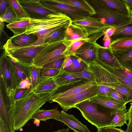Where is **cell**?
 I'll return each instance as SVG.
<instances>
[{
    "label": "cell",
    "instance_id": "obj_47",
    "mask_svg": "<svg viewBox=\"0 0 132 132\" xmlns=\"http://www.w3.org/2000/svg\"><path fill=\"white\" fill-rule=\"evenodd\" d=\"M72 63V61L71 56L66 57L61 70H64L70 67Z\"/></svg>",
    "mask_w": 132,
    "mask_h": 132
},
{
    "label": "cell",
    "instance_id": "obj_51",
    "mask_svg": "<svg viewBox=\"0 0 132 132\" xmlns=\"http://www.w3.org/2000/svg\"><path fill=\"white\" fill-rule=\"evenodd\" d=\"M127 128L126 132H132V121L128 122L127 124Z\"/></svg>",
    "mask_w": 132,
    "mask_h": 132
},
{
    "label": "cell",
    "instance_id": "obj_3",
    "mask_svg": "<svg viewBox=\"0 0 132 132\" xmlns=\"http://www.w3.org/2000/svg\"><path fill=\"white\" fill-rule=\"evenodd\" d=\"M85 119L97 128L110 127L114 116L115 109H111L92 102L89 99L76 105Z\"/></svg>",
    "mask_w": 132,
    "mask_h": 132
},
{
    "label": "cell",
    "instance_id": "obj_36",
    "mask_svg": "<svg viewBox=\"0 0 132 132\" xmlns=\"http://www.w3.org/2000/svg\"><path fill=\"white\" fill-rule=\"evenodd\" d=\"M42 68L33 65L31 72L30 79L31 81V90L34 89L39 83L42 78L41 71Z\"/></svg>",
    "mask_w": 132,
    "mask_h": 132
},
{
    "label": "cell",
    "instance_id": "obj_41",
    "mask_svg": "<svg viewBox=\"0 0 132 132\" xmlns=\"http://www.w3.org/2000/svg\"><path fill=\"white\" fill-rule=\"evenodd\" d=\"M31 89V88L29 89H22L17 87L11 94L13 101L24 97Z\"/></svg>",
    "mask_w": 132,
    "mask_h": 132
},
{
    "label": "cell",
    "instance_id": "obj_30",
    "mask_svg": "<svg viewBox=\"0 0 132 132\" xmlns=\"http://www.w3.org/2000/svg\"><path fill=\"white\" fill-rule=\"evenodd\" d=\"M60 112L56 109L48 110L39 109L35 113L31 119L43 121L49 119H54Z\"/></svg>",
    "mask_w": 132,
    "mask_h": 132
},
{
    "label": "cell",
    "instance_id": "obj_43",
    "mask_svg": "<svg viewBox=\"0 0 132 132\" xmlns=\"http://www.w3.org/2000/svg\"><path fill=\"white\" fill-rule=\"evenodd\" d=\"M117 69L120 73L132 81V69L121 66Z\"/></svg>",
    "mask_w": 132,
    "mask_h": 132
},
{
    "label": "cell",
    "instance_id": "obj_23",
    "mask_svg": "<svg viewBox=\"0 0 132 132\" xmlns=\"http://www.w3.org/2000/svg\"><path fill=\"white\" fill-rule=\"evenodd\" d=\"M114 113V116L110 122V127H121L127 124V121L128 120V113L126 106L115 109Z\"/></svg>",
    "mask_w": 132,
    "mask_h": 132
},
{
    "label": "cell",
    "instance_id": "obj_19",
    "mask_svg": "<svg viewBox=\"0 0 132 132\" xmlns=\"http://www.w3.org/2000/svg\"><path fill=\"white\" fill-rule=\"evenodd\" d=\"M108 48L111 52H120L132 49V38H124L111 41Z\"/></svg>",
    "mask_w": 132,
    "mask_h": 132
},
{
    "label": "cell",
    "instance_id": "obj_24",
    "mask_svg": "<svg viewBox=\"0 0 132 132\" xmlns=\"http://www.w3.org/2000/svg\"><path fill=\"white\" fill-rule=\"evenodd\" d=\"M10 39L14 45L23 46L35 43L38 40V37L35 35H26L24 33L16 36H13Z\"/></svg>",
    "mask_w": 132,
    "mask_h": 132
},
{
    "label": "cell",
    "instance_id": "obj_15",
    "mask_svg": "<svg viewBox=\"0 0 132 132\" xmlns=\"http://www.w3.org/2000/svg\"><path fill=\"white\" fill-rule=\"evenodd\" d=\"M97 59L112 67L118 69L121 66L108 47H105L97 43Z\"/></svg>",
    "mask_w": 132,
    "mask_h": 132
},
{
    "label": "cell",
    "instance_id": "obj_49",
    "mask_svg": "<svg viewBox=\"0 0 132 132\" xmlns=\"http://www.w3.org/2000/svg\"><path fill=\"white\" fill-rule=\"evenodd\" d=\"M116 28L115 27H112L108 29L106 31L104 35L110 37L113 33Z\"/></svg>",
    "mask_w": 132,
    "mask_h": 132
},
{
    "label": "cell",
    "instance_id": "obj_22",
    "mask_svg": "<svg viewBox=\"0 0 132 132\" xmlns=\"http://www.w3.org/2000/svg\"><path fill=\"white\" fill-rule=\"evenodd\" d=\"M109 7L126 15L131 16V10L124 0H100Z\"/></svg>",
    "mask_w": 132,
    "mask_h": 132
},
{
    "label": "cell",
    "instance_id": "obj_52",
    "mask_svg": "<svg viewBox=\"0 0 132 132\" xmlns=\"http://www.w3.org/2000/svg\"><path fill=\"white\" fill-rule=\"evenodd\" d=\"M0 132H7L2 123L0 121Z\"/></svg>",
    "mask_w": 132,
    "mask_h": 132
},
{
    "label": "cell",
    "instance_id": "obj_44",
    "mask_svg": "<svg viewBox=\"0 0 132 132\" xmlns=\"http://www.w3.org/2000/svg\"><path fill=\"white\" fill-rule=\"evenodd\" d=\"M112 89L110 87L105 86H98L97 95L101 96H108V93Z\"/></svg>",
    "mask_w": 132,
    "mask_h": 132
},
{
    "label": "cell",
    "instance_id": "obj_48",
    "mask_svg": "<svg viewBox=\"0 0 132 132\" xmlns=\"http://www.w3.org/2000/svg\"><path fill=\"white\" fill-rule=\"evenodd\" d=\"M109 132H126L122 129L112 127H104Z\"/></svg>",
    "mask_w": 132,
    "mask_h": 132
},
{
    "label": "cell",
    "instance_id": "obj_39",
    "mask_svg": "<svg viewBox=\"0 0 132 132\" xmlns=\"http://www.w3.org/2000/svg\"><path fill=\"white\" fill-rule=\"evenodd\" d=\"M65 57L63 56L50 62L44 65L42 68L61 70Z\"/></svg>",
    "mask_w": 132,
    "mask_h": 132
},
{
    "label": "cell",
    "instance_id": "obj_45",
    "mask_svg": "<svg viewBox=\"0 0 132 132\" xmlns=\"http://www.w3.org/2000/svg\"><path fill=\"white\" fill-rule=\"evenodd\" d=\"M31 85L30 78H27L19 82L17 87L19 88L29 89L31 88Z\"/></svg>",
    "mask_w": 132,
    "mask_h": 132
},
{
    "label": "cell",
    "instance_id": "obj_46",
    "mask_svg": "<svg viewBox=\"0 0 132 132\" xmlns=\"http://www.w3.org/2000/svg\"><path fill=\"white\" fill-rule=\"evenodd\" d=\"M9 4L7 0H0V16L5 13Z\"/></svg>",
    "mask_w": 132,
    "mask_h": 132
},
{
    "label": "cell",
    "instance_id": "obj_11",
    "mask_svg": "<svg viewBox=\"0 0 132 132\" xmlns=\"http://www.w3.org/2000/svg\"><path fill=\"white\" fill-rule=\"evenodd\" d=\"M0 73L3 75L11 95L19 82L13 64L4 51L0 58Z\"/></svg>",
    "mask_w": 132,
    "mask_h": 132
},
{
    "label": "cell",
    "instance_id": "obj_40",
    "mask_svg": "<svg viewBox=\"0 0 132 132\" xmlns=\"http://www.w3.org/2000/svg\"><path fill=\"white\" fill-rule=\"evenodd\" d=\"M108 96L126 104L128 103L127 97L122 93L115 89H112L108 93Z\"/></svg>",
    "mask_w": 132,
    "mask_h": 132
},
{
    "label": "cell",
    "instance_id": "obj_6",
    "mask_svg": "<svg viewBox=\"0 0 132 132\" xmlns=\"http://www.w3.org/2000/svg\"><path fill=\"white\" fill-rule=\"evenodd\" d=\"M63 41L48 44L36 56L33 65L42 68L45 64L50 62L64 56L63 53L66 47L62 43Z\"/></svg>",
    "mask_w": 132,
    "mask_h": 132
},
{
    "label": "cell",
    "instance_id": "obj_12",
    "mask_svg": "<svg viewBox=\"0 0 132 132\" xmlns=\"http://www.w3.org/2000/svg\"><path fill=\"white\" fill-rule=\"evenodd\" d=\"M20 4L30 18L38 19L57 12L43 5L40 0H19Z\"/></svg>",
    "mask_w": 132,
    "mask_h": 132
},
{
    "label": "cell",
    "instance_id": "obj_35",
    "mask_svg": "<svg viewBox=\"0 0 132 132\" xmlns=\"http://www.w3.org/2000/svg\"><path fill=\"white\" fill-rule=\"evenodd\" d=\"M7 1L20 19L30 18L29 16L20 4L19 0Z\"/></svg>",
    "mask_w": 132,
    "mask_h": 132
},
{
    "label": "cell",
    "instance_id": "obj_38",
    "mask_svg": "<svg viewBox=\"0 0 132 132\" xmlns=\"http://www.w3.org/2000/svg\"><path fill=\"white\" fill-rule=\"evenodd\" d=\"M72 73L87 81L96 82L94 73L90 69L89 66L81 72Z\"/></svg>",
    "mask_w": 132,
    "mask_h": 132
},
{
    "label": "cell",
    "instance_id": "obj_29",
    "mask_svg": "<svg viewBox=\"0 0 132 132\" xmlns=\"http://www.w3.org/2000/svg\"><path fill=\"white\" fill-rule=\"evenodd\" d=\"M110 38L111 41L120 38H132V22L125 26L116 28Z\"/></svg>",
    "mask_w": 132,
    "mask_h": 132
},
{
    "label": "cell",
    "instance_id": "obj_31",
    "mask_svg": "<svg viewBox=\"0 0 132 132\" xmlns=\"http://www.w3.org/2000/svg\"><path fill=\"white\" fill-rule=\"evenodd\" d=\"M71 56L72 61L71 65L63 71L71 73L78 72L82 71L89 67V65L75 55Z\"/></svg>",
    "mask_w": 132,
    "mask_h": 132
},
{
    "label": "cell",
    "instance_id": "obj_33",
    "mask_svg": "<svg viewBox=\"0 0 132 132\" xmlns=\"http://www.w3.org/2000/svg\"><path fill=\"white\" fill-rule=\"evenodd\" d=\"M108 87L120 92L127 97L128 103L132 102V88L119 82L112 84Z\"/></svg>",
    "mask_w": 132,
    "mask_h": 132
},
{
    "label": "cell",
    "instance_id": "obj_8",
    "mask_svg": "<svg viewBox=\"0 0 132 132\" xmlns=\"http://www.w3.org/2000/svg\"><path fill=\"white\" fill-rule=\"evenodd\" d=\"M71 26L82 31L88 37L97 33L105 32L108 29L114 27L103 23L98 18L93 16L72 21Z\"/></svg>",
    "mask_w": 132,
    "mask_h": 132
},
{
    "label": "cell",
    "instance_id": "obj_20",
    "mask_svg": "<svg viewBox=\"0 0 132 132\" xmlns=\"http://www.w3.org/2000/svg\"><path fill=\"white\" fill-rule=\"evenodd\" d=\"M58 86L55 82L53 78H42L40 82L33 90L37 94L50 93L55 90Z\"/></svg>",
    "mask_w": 132,
    "mask_h": 132
},
{
    "label": "cell",
    "instance_id": "obj_54",
    "mask_svg": "<svg viewBox=\"0 0 132 132\" xmlns=\"http://www.w3.org/2000/svg\"><path fill=\"white\" fill-rule=\"evenodd\" d=\"M70 130L69 128L66 129H59L56 131H54L53 132H69Z\"/></svg>",
    "mask_w": 132,
    "mask_h": 132
},
{
    "label": "cell",
    "instance_id": "obj_1",
    "mask_svg": "<svg viewBox=\"0 0 132 132\" xmlns=\"http://www.w3.org/2000/svg\"><path fill=\"white\" fill-rule=\"evenodd\" d=\"M53 92L37 94L31 89L23 98L13 101V128L17 130L22 127L33 115L47 101Z\"/></svg>",
    "mask_w": 132,
    "mask_h": 132
},
{
    "label": "cell",
    "instance_id": "obj_18",
    "mask_svg": "<svg viewBox=\"0 0 132 132\" xmlns=\"http://www.w3.org/2000/svg\"><path fill=\"white\" fill-rule=\"evenodd\" d=\"M90 41L89 36L86 38L76 40H65L62 42L66 47L63 55L65 57L75 55L78 50L83 44L86 42Z\"/></svg>",
    "mask_w": 132,
    "mask_h": 132
},
{
    "label": "cell",
    "instance_id": "obj_27",
    "mask_svg": "<svg viewBox=\"0 0 132 132\" xmlns=\"http://www.w3.org/2000/svg\"><path fill=\"white\" fill-rule=\"evenodd\" d=\"M61 3L77 7L88 12L91 16L96 14V12L87 1L85 0H57Z\"/></svg>",
    "mask_w": 132,
    "mask_h": 132
},
{
    "label": "cell",
    "instance_id": "obj_50",
    "mask_svg": "<svg viewBox=\"0 0 132 132\" xmlns=\"http://www.w3.org/2000/svg\"><path fill=\"white\" fill-rule=\"evenodd\" d=\"M128 122L132 121V104L128 111Z\"/></svg>",
    "mask_w": 132,
    "mask_h": 132
},
{
    "label": "cell",
    "instance_id": "obj_25",
    "mask_svg": "<svg viewBox=\"0 0 132 132\" xmlns=\"http://www.w3.org/2000/svg\"><path fill=\"white\" fill-rule=\"evenodd\" d=\"M12 62L19 82L27 78H30L31 67H27L16 61L11 57H8Z\"/></svg>",
    "mask_w": 132,
    "mask_h": 132
},
{
    "label": "cell",
    "instance_id": "obj_42",
    "mask_svg": "<svg viewBox=\"0 0 132 132\" xmlns=\"http://www.w3.org/2000/svg\"><path fill=\"white\" fill-rule=\"evenodd\" d=\"M60 71V70L52 69H42L41 75L44 78H53L57 75Z\"/></svg>",
    "mask_w": 132,
    "mask_h": 132
},
{
    "label": "cell",
    "instance_id": "obj_4",
    "mask_svg": "<svg viewBox=\"0 0 132 132\" xmlns=\"http://www.w3.org/2000/svg\"><path fill=\"white\" fill-rule=\"evenodd\" d=\"M48 44L38 38V40L32 44L23 46L14 45L10 39L3 46V48L8 57H11L16 61L26 66L31 67L36 55Z\"/></svg>",
    "mask_w": 132,
    "mask_h": 132
},
{
    "label": "cell",
    "instance_id": "obj_5",
    "mask_svg": "<svg viewBox=\"0 0 132 132\" xmlns=\"http://www.w3.org/2000/svg\"><path fill=\"white\" fill-rule=\"evenodd\" d=\"M95 10L96 15L103 23L115 28L121 27L132 22V17L125 15L109 7L100 0L87 1Z\"/></svg>",
    "mask_w": 132,
    "mask_h": 132
},
{
    "label": "cell",
    "instance_id": "obj_21",
    "mask_svg": "<svg viewBox=\"0 0 132 132\" xmlns=\"http://www.w3.org/2000/svg\"><path fill=\"white\" fill-rule=\"evenodd\" d=\"M31 24L30 18L20 19L6 25L7 27L16 36L24 33Z\"/></svg>",
    "mask_w": 132,
    "mask_h": 132
},
{
    "label": "cell",
    "instance_id": "obj_16",
    "mask_svg": "<svg viewBox=\"0 0 132 132\" xmlns=\"http://www.w3.org/2000/svg\"><path fill=\"white\" fill-rule=\"evenodd\" d=\"M89 100L92 102L111 109H119L126 106V104L108 96L96 95Z\"/></svg>",
    "mask_w": 132,
    "mask_h": 132
},
{
    "label": "cell",
    "instance_id": "obj_32",
    "mask_svg": "<svg viewBox=\"0 0 132 132\" xmlns=\"http://www.w3.org/2000/svg\"><path fill=\"white\" fill-rule=\"evenodd\" d=\"M88 37L82 31L71 25L65 30L66 39L74 40L86 38Z\"/></svg>",
    "mask_w": 132,
    "mask_h": 132
},
{
    "label": "cell",
    "instance_id": "obj_26",
    "mask_svg": "<svg viewBox=\"0 0 132 132\" xmlns=\"http://www.w3.org/2000/svg\"><path fill=\"white\" fill-rule=\"evenodd\" d=\"M111 52L121 66L132 69V49L120 52Z\"/></svg>",
    "mask_w": 132,
    "mask_h": 132
},
{
    "label": "cell",
    "instance_id": "obj_55",
    "mask_svg": "<svg viewBox=\"0 0 132 132\" xmlns=\"http://www.w3.org/2000/svg\"><path fill=\"white\" fill-rule=\"evenodd\" d=\"M97 132H109L107 130L104 128H98Z\"/></svg>",
    "mask_w": 132,
    "mask_h": 132
},
{
    "label": "cell",
    "instance_id": "obj_9",
    "mask_svg": "<svg viewBox=\"0 0 132 132\" xmlns=\"http://www.w3.org/2000/svg\"><path fill=\"white\" fill-rule=\"evenodd\" d=\"M96 83L84 80L79 82L58 87L54 90L48 101L72 96L96 85Z\"/></svg>",
    "mask_w": 132,
    "mask_h": 132
},
{
    "label": "cell",
    "instance_id": "obj_7",
    "mask_svg": "<svg viewBox=\"0 0 132 132\" xmlns=\"http://www.w3.org/2000/svg\"><path fill=\"white\" fill-rule=\"evenodd\" d=\"M40 1L44 6L65 14L71 19L72 21L79 20L91 16L88 12L83 10L60 2L57 0Z\"/></svg>",
    "mask_w": 132,
    "mask_h": 132
},
{
    "label": "cell",
    "instance_id": "obj_56",
    "mask_svg": "<svg viewBox=\"0 0 132 132\" xmlns=\"http://www.w3.org/2000/svg\"><path fill=\"white\" fill-rule=\"evenodd\" d=\"M131 10V16L132 17V10Z\"/></svg>",
    "mask_w": 132,
    "mask_h": 132
},
{
    "label": "cell",
    "instance_id": "obj_10",
    "mask_svg": "<svg viewBox=\"0 0 132 132\" xmlns=\"http://www.w3.org/2000/svg\"><path fill=\"white\" fill-rule=\"evenodd\" d=\"M97 85L67 97L56 99L51 102L58 103L64 111H67L76 105L85 101L89 100L97 95Z\"/></svg>",
    "mask_w": 132,
    "mask_h": 132
},
{
    "label": "cell",
    "instance_id": "obj_37",
    "mask_svg": "<svg viewBox=\"0 0 132 132\" xmlns=\"http://www.w3.org/2000/svg\"><path fill=\"white\" fill-rule=\"evenodd\" d=\"M20 19L13 9L9 4L5 13L0 16V21L10 23Z\"/></svg>",
    "mask_w": 132,
    "mask_h": 132
},
{
    "label": "cell",
    "instance_id": "obj_28",
    "mask_svg": "<svg viewBox=\"0 0 132 132\" xmlns=\"http://www.w3.org/2000/svg\"><path fill=\"white\" fill-rule=\"evenodd\" d=\"M101 65L109 72L119 82L132 88V81L120 73L117 68L109 66L97 59Z\"/></svg>",
    "mask_w": 132,
    "mask_h": 132
},
{
    "label": "cell",
    "instance_id": "obj_17",
    "mask_svg": "<svg viewBox=\"0 0 132 132\" xmlns=\"http://www.w3.org/2000/svg\"><path fill=\"white\" fill-rule=\"evenodd\" d=\"M53 79L58 87L85 80L72 73L61 70L57 75L53 77Z\"/></svg>",
    "mask_w": 132,
    "mask_h": 132
},
{
    "label": "cell",
    "instance_id": "obj_13",
    "mask_svg": "<svg viewBox=\"0 0 132 132\" xmlns=\"http://www.w3.org/2000/svg\"><path fill=\"white\" fill-rule=\"evenodd\" d=\"M96 42H85L77 51L75 56L89 65L97 60Z\"/></svg>",
    "mask_w": 132,
    "mask_h": 132
},
{
    "label": "cell",
    "instance_id": "obj_2",
    "mask_svg": "<svg viewBox=\"0 0 132 132\" xmlns=\"http://www.w3.org/2000/svg\"><path fill=\"white\" fill-rule=\"evenodd\" d=\"M30 19L31 25L24 33L36 35L43 40L58 30L68 28L72 22L70 18L60 12L49 14L42 18Z\"/></svg>",
    "mask_w": 132,
    "mask_h": 132
},
{
    "label": "cell",
    "instance_id": "obj_34",
    "mask_svg": "<svg viewBox=\"0 0 132 132\" xmlns=\"http://www.w3.org/2000/svg\"><path fill=\"white\" fill-rule=\"evenodd\" d=\"M66 29L61 28L55 31L44 39V42L49 44L66 40L65 31Z\"/></svg>",
    "mask_w": 132,
    "mask_h": 132
},
{
    "label": "cell",
    "instance_id": "obj_14",
    "mask_svg": "<svg viewBox=\"0 0 132 132\" xmlns=\"http://www.w3.org/2000/svg\"><path fill=\"white\" fill-rule=\"evenodd\" d=\"M54 119L64 123L75 132H91L86 125L73 115L68 114L63 110Z\"/></svg>",
    "mask_w": 132,
    "mask_h": 132
},
{
    "label": "cell",
    "instance_id": "obj_53",
    "mask_svg": "<svg viewBox=\"0 0 132 132\" xmlns=\"http://www.w3.org/2000/svg\"><path fill=\"white\" fill-rule=\"evenodd\" d=\"M130 10H132V0H124Z\"/></svg>",
    "mask_w": 132,
    "mask_h": 132
}]
</instances>
